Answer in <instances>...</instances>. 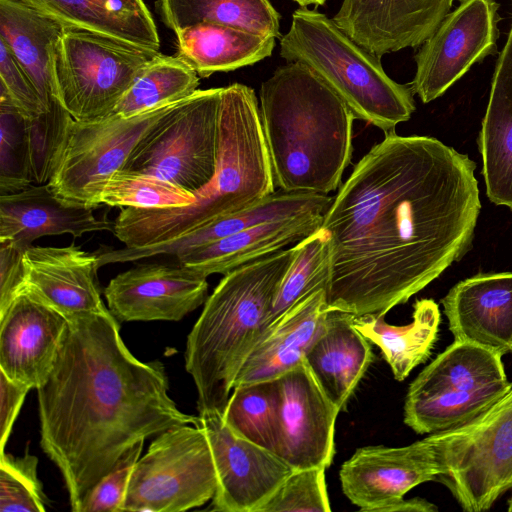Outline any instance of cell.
I'll list each match as a JSON object with an SVG mask.
<instances>
[{"label": "cell", "instance_id": "cell-44", "mask_svg": "<svg viewBox=\"0 0 512 512\" xmlns=\"http://www.w3.org/2000/svg\"><path fill=\"white\" fill-rule=\"evenodd\" d=\"M26 249L13 240L0 241V315L26 286Z\"/></svg>", "mask_w": 512, "mask_h": 512}, {"label": "cell", "instance_id": "cell-32", "mask_svg": "<svg viewBox=\"0 0 512 512\" xmlns=\"http://www.w3.org/2000/svg\"><path fill=\"white\" fill-rule=\"evenodd\" d=\"M164 24L175 34L202 22L278 38L280 15L269 0H158Z\"/></svg>", "mask_w": 512, "mask_h": 512}, {"label": "cell", "instance_id": "cell-45", "mask_svg": "<svg viewBox=\"0 0 512 512\" xmlns=\"http://www.w3.org/2000/svg\"><path fill=\"white\" fill-rule=\"evenodd\" d=\"M28 386L9 379L0 371V454L4 453L5 445L10 436L12 427L24 402Z\"/></svg>", "mask_w": 512, "mask_h": 512}, {"label": "cell", "instance_id": "cell-22", "mask_svg": "<svg viewBox=\"0 0 512 512\" xmlns=\"http://www.w3.org/2000/svg\"><path fill=\"white\" fill-rule=\"evenodd\" d=\"M329 311L323 288L289 308L263 331L241 367L234 387L277 379L303 363Z\"/></svg>", "mask_w": 512, "mask_h": 512}, {"label": "cell", "instance_id": "cell-10", "mask_svg": "<svg viewBox=\"0 0 512 512\" xmlns=\"http://www.w3.org/2000/svg\"><path fill=\"white\" fill-rule=\"evenodd\" d=\"M208 438L198 424L161 432L135 463L122 512H180L202 506L217 489Z\"/></svg>", "mask_w": 512, "mask_h": 512}, {"label": "cell", "instance_id": "cell-33", "mask_svg": "<svg viewBox=\"0 0 512 512\" xmlns=\"http://www.w3.org/2000/svg\"><path fill=\"white\" fill-rule=\"evenodd\" d=\"M512 388V382L471 391H445L406 397L404 422L417 434H435L463 426L481 415Z\"/></svg>", "mask_w": 512, "mask_h": 512}, {"label": "cell", "instance_id": "cell-5", "mask_svg": "<svg viewBox=\"0 0 512 512\" xmlns=\"http://www.w3.org/2000/svg\"><path fill=\"white\" fill-rule=\"evenodd\" d=\"M295 253L294 245L230 271L206 299L184 354L186 371L196 385L199 414L224 413Z\"/></svg>", "mask_w": 512, "mask_h": 512}, {"label": "cell", "instance_id": "cell-43", "mask_svg": "<svg viewBox=\"0 0 512 512\" xmlns=\"http://www.w3.org/2000/svg\"><path fill=\"white\" fill-rule=\"evenodd\" d=\"M0 82V93L5 94L24 116L34 117L47 110L30 77L1 40Z\"/></svg>", "mask_w": 512, "mask_h": 512}, {"label": "cell", "instance_id": "cell-40", "mask_svg": "<svg viewBox=\"0 0 512 512\" xmlns=\"http://www.w3.org/2000/svg\"><path fill=\"white\" fill-rule=\"evenodd\" d=\"M35 456L0 454V511L44 512L46 497L37 477Z\"/></svg>", "mask_w": 512, "mask_h": 512}, {"label": "cell", "instance_id": "cell-26", "mask_svg": "<svg viewBox=\"0 0 512 512\" xmlns=\"http://www.w3.org/2000/svg\"><path fill=\"white\" fill-rule=\"evenodd\" d=\"M478 145L488 198L512 209V26L496 62Z\"/></svg>", "mask_w": 512, "mask_h": 512}, {"label": "cell", "instance_id": "cell-25", "mask_svg": "<svg viewBox=\"0 0 512 512\" xmlns=\"http://www.w3.org/2000/svg\"><path fill=\"white\" fill-rule=\"evenodd\" d=\"M352 315L330 310L305 355L311 373L340 411L373 359L370 341L354 327Z\"/></svg>", "mask_w": 512, "mask_h": 512}, {"label": "cell", "instance_id": "cell-30", "mask_svg": "<svg viewBox=\"0 0 512 512\" xmlns=\"http://www.w3.org/2000/svg\"><path fill=\"white\" fill-rule=\"evenodd\" d=\"M384 316L352 315V324L370 343L380 348L394 378L403 381L431 355L441 322L439 306L432 299L417 300L412 322L403 326L387 323Z\"/></svg>", "mask_w": 512, "mask_h": 512}, {"label": "cell", "instance_id": "cell-4", "mask_svg": "<svg viewBox=\"0 0 512 512\" xmlns=\"http://www.w3.org/2000/svg\"><path fill=\"white\" fill-rule=\"evenodd\" d=\"M275 190L258 99L249 86L233 83L222 88L215 173L193 193L196 201L163 209L126 207L115 219L113 233L128 248L169 242Z\"/></svg>", "mask_w": 512, "mask_h": 512}, {"label": "cell", "instance_id": "cell-24", "mask_svg": "<svg viewBox=\"0 0 512 512\" xmlns=\"http://www.w3.org/2000/svg\"><path fill=\"white\" fill-rule=\"evenodd\" d=\"M324 215L311 213L265 222L175 257L178 263L205 277L215 273L225 275L302 241L322 227Z\"/></svg>", "mask_w": 512, "mask_h": 512}, {"label": "cell", "instance_id": "cell-47", "mask_svg": "<svg viewBox=\"0 0 512 512\" xmlns=\"http://www.w3.org/2000/svg\"><path fill=\"white\" fill-rule=\"evenodd\" d=\"M507 510L512 512V496L507 501Z\"/></svg>", "mask_w": 512, "mask_h": 512}, {"label": "cell", "instance_id": "cell-16", "mask_svg": "<svg viewBox=\"0 0 512 512\" xmlns=\"http://www.w3.org/2000/svg\"><path fill=\"white\" fill-rule=\"evenodd\" d=\"M438 474L425 439L401 447L359 448L339 471L343 493L365 512H386L414 487L436 481Z\"/></svg>", "mask_w": 512, "mask_h": 512}, {"label": "cell", "instance_id": "cell-28", "mask_svg": "<svg viewBox=\"0 0 512 512\" xmlns=\"http://www.w3.org/2000/svg\"><path fill=\"white\" fill-rule=\"evenodd\" d=\"M64 25L159 51L160 38L143 0H22Z\"/></svg>", "mask_w": 512, "mask_h": 512}, {"label": "cell", "instance_id": "cell-46", "mask_svg": "<svg viewBox=\"0 0 512 512\" xmlns=\"http://www.w3.org/2000/svg\"><path fill=\"white\" fill-rule=\"evenodd\" d=\"M298 3L301 7H307L309 5L320 6L323 5L327 0H293Z\"/></svg>", "mask_w": 512, "mask_h": 512}, {"label": "cell", "instance_id": "cell-6", "mask_svg": "<svg viewBox=\"0 0 512 512\" xmlns=\"http://www.w3.org/2000/svg\"><path fill=\"white\" fill-rule=\"evenodd\" d=\"M280 56L309 67L348 106L355 119L395 132L415 111L414 92L384 71L378 55L355 42L333 19L301 7L280 40Z\"/></svg>", "mask_w": 512, "mask_h": 512}, {"label": "cell", "instance_id": "cell-15", "mask_svg": "<svg viewBox=\"0 0 512 512\" xmlns=\"http://www.w3.org/2000/svg\"><path fill=\"white\" fill-rule=\"evenodd\" d=\"M206 278L180 263L140 264L111 279L104 295L120 321H179L205 303Z\"/></svg>", "mask_w": 512, "mask_h": 512}, {"label": "cell", "instance_id": "cell-11", "mask_svg": "<svg viewBox=\"0 0 512 512\" xmlns=\"http://www.w3.org/2000/svg\"><path fill=\"white\" fill-rule=\"evenodd\" d=\"M174 103L131 117L112 114L73 120L60 163L48 183L56 196L72 205L102 206L99 197L107 181L123 169L137 143Z\"/></svg>", "mask_w": 512, "mask_h": 512}, {"label": "cell", "instance_id": "cell-27", "mask_svg": "<svg viewBox=\"0 0 512 512\" xmlns=\"http://www.w3.org/2000/svg\"><path fill=\"white\" fill-rule=\"evenodd\" d=\"M64 27L22 0H0V40L30 77L46 109L57 99L52 59Z\"/></svg>", "mask_w": 512, "mask_h": 512}, {"label": "cell", "instance_id": "cell-37", "mask_svg": "<svg viewBox=\"0 0 512 512\" xmlns=\"http://www.w3.org/2000/svg\"><path fill=\"white\" fill-rule=\"evenodd\" d=\"M101 205L163 209L188 206L196 201L193 193L156 176L119 170L103 187Z\"/></svg>", "mask_w": 512, "mask_h": 512}, {"label": "cell", "instance_id": "cell-1", "mask_svg": "<svg viewBox=\"0 0 512 512\" xmlns=\"http://www.w3.org/2000/svg\"><path fill=\"white\" fill-rule=\"evenodd\" d=\"M476 164L428 136L385 134L324 215L329 310L385 315L471 247L481 210Z\"/></svg>", "mask_w": 512, "mask_h": 512}, {"label": "cell", "instance_id": "cell-39", "mask_svg": "<svg viewBox=\"0 0 512 512\" xmlns=\"http://www.w3.org/2000/svg\"><path fill=\"white\" fill-rule=\"evenodd\" d=\"M33 185L26 116L0 93V195Z\"/></svg>", "mask_w": 512, "mask_h": 512}, {"label": "cell", "instance_id": "cell-7", "mask_svg": "<svg viewBox=\"0 0 512 512\" xmlns=\"http://www.w3.org/2000/svg\"><path fill=\"white\" fill-rule=\"evenodd\" d=\"M159 51L65 25L55 47V96L74 120L110 116L121 98Z\"/></svg>", "mask_w": 512, "mask_h": 512}, {"label": "cell", "instance_id": "cell-17", "mask_svg": "<svg viewBox=\"0 0 512 512\" xmlns=\"http://www.w3.org/2000/svg\"><path fill=\"white\" fill-rule=\"evenodd\" d=\"M68 319L25 286L0 315V371L29 388L48 378Z\"/></svg>", "mask_w": 512, "mask_h": 512}, {"label": "cell", "instance_id": "cell-38", "mask_svg": "<svg viewBox=\"0 0 512 512\" xmlns=\"http://www.w3.org/2000/svg\"><path fill=\"white\" fill-rule=\"evenodd\" d=\"M73 120L58 99L41 114L26 117L33 185L48 184L53 177Z\"/></svg>", "mask_w": 512, "mask_h": 512}, {"label": "cell", "instance_id": "cell-9", "mask_svg": "<svg viewBox=\"0 0 512 512\" xmlns=\"http://www.w3.org/2000/svg\"><path fill=\"white\" fill-rule=\"evenodd\" d=\"M222 88L175 102L137 143L122 170L167 180L195 193L216 169Z\"/></svg>", "mask_w": 512, "mask_h": 512}, {"label": "cell", "instance_id": "cell-18", "mask_svg": "<svg viewBox=\"0 0 512 512\" xmlns=\"http://www.w3.org/2000/svg\"><path fill=\"white\" fill-rule=\"evenodd\" d=\"M454 0H343L334 22L355 42L383 56L422 45Z\"/></svg>", "mask_w": 512, "mask_h": 512}, {"label": "cell", "instance_id": "cell-2", "mask_svg": "<svg viewBox=\"0 0 512 512\" xmlns=\"http://www.w3.org/2000/svg\"><path fill=\"white\" fill-rule=\"evenodd\" d=\"M55 364L37 388L40 444L58 467L71 510L135 444L173 426L197 425L168 394L159 361L144 363L124 344L112 314L68 319Z\"/></svg>", "mask_w": 512, "mask_h": 512}, {"label": "cell", "instance_id": "cell-19", "mask_svg": "<svg viewBox=\"0 0 512 512\" xmlns=\"http://www.w3.org/2000/svg\"><path fill=\"white\" fill-rule=\"evenodd\" d=\"M454 340L500 355L512 352V273L479 274L454 285L441 300Z\"/></svg>", "mask_w": 512, "mask_h": 512}, {"label": "cell", "instance_id": "cell-14", "mask_svg": "<svg viewBox=\"0 0 512 512\" xmlns=\"http://www.w3.org/2000/svg\"><path fill=\"white\" fill-rule=\"evenodd\" d=\"M277 382L280 404L276 455L294 470L329 467L340 410L324 393L305 360Z\"/></svg>", "mask_w": 512, "mask_h": 512}, {"label": "cell", "instance_id": "cell-34", "mask_svg": "<svg viewBox=\"0 0 512 512\" xmlns=\"http://www.w3.org/2000/svg\"><path fill=\"white\" fill-rule=\"evenodd\" d=\"M198 86L199 75L186 61L160 53L142 70L112 114L131 117L171 104L189 97Z\"/></svg>", "mask_w": 512, "mask_h": 512}, {"label": "cell", "instance_id": "cell-8", "mask_svg": "<svg viewBox=\"0 0 512 512\" xmlns=\"http://www.w3.org/2000/svg\"><path fill=\"white\" fill-rule=\"evenodd\" d=\"M462 510L483 512L512 491V388L471 422L424 438Z\"/></svg>", "mask_w": 512, "mask_h": 512}, {"label": "cell", "instance_id": "cell-12", "mask_svg": "<svg viewBox=\"0 0 512 512\" xmlns=\"http://www.w3.org/2000/svg\"><path fill=\"white\" fill-rule=\"evenodd\" d=\"M415 55L414 94L429 103L444 94L475 64L497 52L499 4L458 0Z\"/></svg>", "mask_w": 512, "mask_h": 512}, {"label": "cell", "instance_id": "cell-29", "mask_svg": "<svg viewBox=\"0 0 512 512\" xmlns=\"http://www.w3.org/2000/svg\"><path fill=\"white\" fill-rule=\"evenodd\" d=\"M176 36L177 56L202 78L250 66L269 57L276 40L272 36L209 22L188 26Z\"/></svg>", "mask_w": 512, "mask_h": 512}, {"label": "cell", "instance_id": "cell-23", "mask_svg": "<svg viewBox=\"0 0 512 512\" xmlns=\"http://www.w3.org/2000/svg\"><path fill=\"white\" fill-rule=\"evenodd\" d=\"M93 209L64 202L49 184L0 195V241L13 240L28 248L44 236L113 232L114 222L96 218Z\"/></svg>", "mask_w": 512, "mask_h": 512}, {"label": "cell", "instance_id": "cell-13", "mask_svg": "<svg viewBox=\"0 0 512 512\" xmlns=\"http://www.w3.org/2000/svg\"><path fill=\"white\" fill-rule=\"evenodd\" d=\"M217 473L212 510L259 512L294 471L273 452L236 434L218 411L201 413Z\"/></svg>", "mask_w": 512, "mask_h": 512}, {"label": "cell", "instance_id": "cell-42", "mask_svg": "<svg viewBox=\"0 0 512 512\" xmlns=\"http://www.w3.org/2000/svg\"><path fill=\"white\" fill-rule=\"evenodd\" d=\"M144 441L135 444L90 491L80 512H122L130 477L138 461Z\"/></svg>", "mask_w": 512, "mask_h": 512}, {"label": "cell", "instance_id": "cell-35", "mask_svg": "<svg viewBox=\"0 0 512 512\" xmlns=\"http://www.w3.org/2000/svg\"><path fill=\"white\" fill-rule=\"evenodd\" d=\"M279 404L277 379L237 385L229 397L223 419L239 436L276 454Z\"/></svg>", "mask_w": 512, "mask_h": 512}, {"label": "cell", "instance_id": "cell-31", "mask_svg": "<svg viewBox=\"0 0 512 512\" xmlns=\"http://www.w3.org/2000/svg\"><path fill=\"white\" fill-rule=\"evenodd\" d=\"M507 381L502 355L470 342L454 340L411 382L406 397L471 391Z\"/></svg>", "mask_w": 512, "mask_h": 512}, {"label": "cell", "instance_id": "cell-3", "mask_svg": "<svg viewBox=\"0 0 512 512\" xmlns=\"http://www.w3.org/2000/svg\"><path fill=\"white\" fill-rule=\"evenodd\" d=\"M260 120L275 187L328 195L352 156L355 119L309 67L287 62L263 81Z\"/></svg>", "mask_w": 512, "mask_h": 512}, {"label": "cell", "instance_id": "cell-21", "mask_svg": "<svg viewBox=\"0 0 512 512\" xmlns=\"http://www.w3.org/2000/svg\"><path fill=\"white\" fill-rule=\"evenodd\" d=\"M332 200L333 197L329 195L286 192L278 189L240 211L220 217L172 241L141 248L124 247L97 253L98 265L101 267L109 263L135 261L159 255L177 256L265 222L311 213L325 214Z\"/></svg>", "mask_w": 512, "mask_h": 512}, {"label": "cell", "instance_id": "cell-36", "mask_svg": "<svg viewBox=\"0 0 512 512\" xmlns=\"http://www.w3.org/2000/svg\"><path fill=\"white\" fill-rule=\"evenodd\" d=\"M295 249L293 261L274 297L266 328L303 297L328 287L332 266L328 230L319 228L295 244Z\"/></svg>", "mask_w": 512, "mask_h": 512}, {"label": "cell", "instance_id": "cell-20", "mask_svg": "<svg viewBox=\"0 0 512 512\" xmlns=\"http://www.w3.org/2000/svg\"><path fill=\"white\" fill-rule=\"evenodd\" d=\"M26 286L67 319L111 314L96 284L98 255L73 244L29 246L24 255Z\"/></svg>", "mask_w": 512, "mask_h": 512}, {"label": "cell", "instance_id": "cell-41", "mask_svg": "<svg viewBox=\"0 0 512 512\" xmlns=\"http://www.w3.org/2000/svg\"><path fill=\"white\" fill-rule=\"evenodd\" d=\"M325 469L311 467L294 470L259 512H330Z\"/></svg>", "mask_w": 512, "mask_h": 512}]
</instances>
